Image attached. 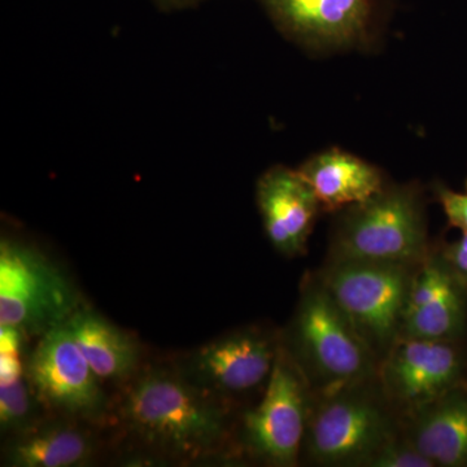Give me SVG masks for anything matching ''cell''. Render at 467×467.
<instances>
[{"label":"cell","mask_w":467,"mask_h":467,"mask_svg":"<svg viewBox=\"0 0 467 467\" xmlns=\"http://www.w3.org/2000/svg\"><path fill=\"white\" fill-rule=\"evenodd\" d=\"M439 199L451 225L467 233V193L453 192L441 187Z\"/></svg>","instance_id":"ffe728a7"},{"label":"cell","mask_w":467,"mask_h":467,"mask_svg":"<svg viewBox=\"0 0 467 467\" xmlns=\"http://www.w3.org/2000/svg\"><path fill=\"white\" fill-rule=\"evenodd\" d=\"M402 417V434L432 465L467 466L466 383Z\"/></svg>","instance_id":"5bb4252c"},{"label":"cell","mask_w":467,"mask_h":467,"mask_svg":"<svg viewBox=\"0 0 467 467\" xmlns=\"http://www.w3.org/2000/svg\"><path fill=\"white\" fill-rule=\"evenodd\" d=\"M46 409L26 374L14 383L0 384V430L16 436L41 425Z\"/></svg>","instance_id":"ac0fdd59"},{"label":"cell","mask_w":467,"mask_h":467,"mask_svg":"<svg viewBox=\"0 0 467 467\" xmlns=\"http://www.w3.org/2000/svg\"><path fill=\"white\" fill-rule=\"evenodd\" d=\"M442 259L453 270L454 275L459 276L460 281L467 285V233H463L460 241L448 247Z\"/></svg>","instance_id":"44dd1931"},{"label":"cell","mask_w":467,"mask_h":467,"mask_svg":"<svg viewBox=\"0 0 467 467\" xmlns=\"http://www.w3.org/2000/svg\"><path fill=\"white\" fill-rule=\"evenodd\" d=\"M410 267L374 261H333L319 275L379 362L400 335L416 275Z\"/></svg>","instance_id":"8992f818"},{"label":"cell","mask_w":467,"mask_h":467,"mask_svg":"<svg viewBox=\"0 0 467 467\" xmlns=\"http://www.w3.org/2000/svg\"><path fill=\"white\" fill-rule=\"evenodd\" d=\"M257 205L270 243L285 256H296L306 248L321 208L316 192L299 171L269 169L256 189Z\"/></svg>","instance_id":"4fadbf2b"},{"label":"cell","mask_w":467,"mask_h":467,"mask_svg":"<svg viewBox=\"0 0 467 467\" xmlns=\"http://www.w3.org/2000/svg\"><path fill=\"white\" fill-rule=\"evenodd\" d=\"M422 202L411 186L380 190L352 205L333 242V261L417 265L426 259Z\"/></svg>","instance_id":"277c9868"},{"label":"cell","mask_w":467,"mask_h":467,"mask_svg":"<svg viewBox=\"0 0 467 467\" xmlns=\"http://www.w3.org/2000/svg\"><path fill=\"white\" fill-rule=\"evenodd\" d=\"M160 2H161L162 5H180L186 2V0H160Z\"/></svg>","instance_id":"7402d4cb"},{"label":"cell","mask_w":467,"mask_h":467,"mask_svg":"<svg viewBox=\"0 0 467 467\" xmlns=\"http://www.w3.org/2000/svg\"><path fill=\"white\" fill-rule=\"evenodd\" d=\"M26 370L39 400L55 417L90 423L106 417L109 401L99 378L67 325L39 337Z\"/></svg>","instance_id":"ba28073f"},{"label":"cell","mask_w":467,"mask_h":467,"mask_svg":"<svg viewBox=\"0 0 467 467\" xmlns=\"http://www.w3.org/2000/svg\"><path fill=\"white\" fill-rule=\"evenodd\" d=\"M370 467H434L414 445L400 434L387 442L368 462Z\"/></svg>","instance_id":"d6986e66"},{"label":"cell","mask_w":467,"mask_h":467,"mask_svg":"<svg viewBox=\"0 0 467 467\" xmlns=\"http://www.w3.org/2000/svg\"><path fill=\"white\" fill-rule=\"evenodd\" d=\"M465 359L456 342L399 337L380 359L377 379L401 416L465 384Z\"/></svg>","instance_id":"9c48e42d"},{"label":"cell","mask_w":467,"mask_h":467,"mask_svg":"<svg viewBox=\"0 0 467 467\" xmlns=\"http://www.w3.org/2000/svg\"><path fill=\"white\" fill-rule=\"evenodd\" d=\"M310 401L306 377L281 346L263 400L243 417L242 441L252 456L273 466L296 465Z\"/></svg>","instance_id":"52a82bcc"},{"label":"cell","mask_w":467,"mask_h":467,"mask_svg":"<svg viewBox=\"0 0 467 467\" xmlns=\"http://www.w3.org/2000/svg\"><path fill=\"white\" fill-rule=\"evenodd\" d=\"M66 325L99 380L117 382L133 376L140 364V347L130 335L86 306Z\"/></svg>","instance_id":"e0dca14e"},{"label":"cell","mask_w":467,"mask_h":467,"mask_svg":"<svg viewBox=\"0 0 467 467\" xmlns=\"http://www.w3.org/2000/svg\"><path fill=\"white\" fill-rule=\"evenodd\" d=\"M395 411L377 377L337 391L315 393L301 451L318 465L368 466L400 434Z\"/></svg>","instance_id":"3957f363"},{"label":"cell","mask_w":467,"mask_h":467,"mask_svg":"<svg viewBox=\"0 0 467 467\" xmlns=\"http://www.w3.org/2000/svg\"><path fill=\"white\" fill-rule=\"evenodd\" d=\"M465 287L444 259L426 257L414 275L399 337L456 342L465 327Z\"/></svg>","instance_id":"7c38bea8"},{"label":"cell","mask_w":467,"mask_h":467,"mask_svg":"<svg viewBox=\"0 0 467 467\" xmlns=\"http://www.w3.org/2000/svg\"><path fill=\"white\" fill-rule=\"evenodd\" d=\"M281 344L257 328H243L193 350L181 376L214 398L242 395L269 380Z\"/></svg>","instance_id":"30bf717a"},{"label":"cell","mask_w":467,"mask_h":467,"mask_svg":"<svg viewBox=\"0 0 467 467\" xmlns=\"http://www.w3.org/2000/svg\"><path fill=\"white\" fill-rule=\"evenodd\" d=\"M119 414L144 445L178 459H204L229 435L221 399L202 392L178 370L156 368L137 378L122 396Z\"/></svg>","instance_id":"6da1fadb"},{"label":"cell","mask_w":467,"mask_h":467,"mask_svg":"<svg viewBox=\"0 0 467 467\" xmlns=\"http://www.w3.org/2000/svg\"><path fill=\"white\" fill-rule=\"evenodd\" d=\"M84 306L69 276L32 244L0 243V326L42 337Z\"/></svg>","instance_id":"5b68a950"},{"label":"cell","mask_w":467,"mask_h":467,"mask_svg":"<svg viewBox=\"0 0 467 467\" xmlns=\"http://www.w3.org/2000/svg\"><path fill=\"white\" fill-rule=\"evenodd\" d=\"M3 462L14 467H73L88 465L97 454V442L79 420L57 417L43 420L24 434L11 436Z\"/></svg>","instance_id":"9a60e30c"},{"label":"cell","mask_w":467,"mask_h":467,"mask_svg":"<svg viewBox=\"0 0 467 467\" xmlns=\"http://www.w3.org/2000/svg\"><path fill=\"white\" fill-rule=\"evenodd\" d=\"M290 38L313 47H343L368 36L376 0H264Z\"/></svg>","instance_id":"8fae6325"},{"label":"cell","mask_w":467,"mask_h":467,"mask_svg":"<svg viewBox=\"0 0 467 467\" xmlns=\"http://www.w3.org/2000/svg\"><path fill=\"white\" fill-rule=\"evenodd\" d=\"M326 211L352 207L383 190L379 171L364 160L331 150L309 159L299 169Z\"/></svg>","instance_id":"2e32d148"},{"label":"cell","mask_w":467,"mask_h":467,"mask_svg":"<svg viewBox=\"0 0 467 467\" xmlns=\"http://www.w3.org/2000/svg\"><path fill=\"white\" fill-rule=\"evenodd\" d=\"M313 393L337 391L377 377L379 359L321 279L304 285L285 347Z\"/></svg>","instance_id":"7a4b0ae2"}]
</instances>
